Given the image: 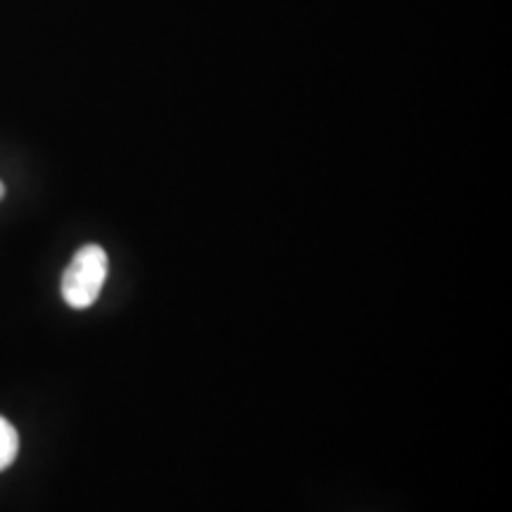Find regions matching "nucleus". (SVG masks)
<instances>
[{"label": "nucleus", "instance_id": "f257e3e1", "mask_svg": "<svg viewBox=\"0 0 512 512\" xmlns=\"http://www.w3.org/2000/svg\"><path fill=\"white\" fill-rule=\"evenodd\" d=\"M110 261L107 252L98 245H86L74 254L62 275V299L72 309L81 311L98 302L102 285L107 280Z\"/></svg>", "mask_w": 512, "mask_h": 512}, {"label": "nucleus", "instance_id": "f03ea898", "mask_svg": "<svg viewBox=\"0 0 512 512\" xmlns=\"http://www.w3.org/2000/svg\"><path fill=\"white\" fill-rule=\"evenodd\" d=\"M17 451H19L17 430L10 425L8 420L0 418V472L15 463Z\"/></svg>", "mask_w": 512, "mask_h": 512}, {"label": "nucleus", "instance_id": "7ed1b4c3", "mask_svg": "<svg viewBox=\"0 0 512 512\" xmlns=\"http://www.w3.org/2000/svg\"><path fill=\"white\" fill-rule=\"evenodd\" d=\"M3 195H5V185L0 183V200H3Z\"/></svg>", "mask_w": 512, "mask_h": 512}]
</instances>
